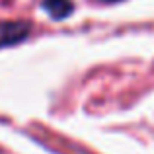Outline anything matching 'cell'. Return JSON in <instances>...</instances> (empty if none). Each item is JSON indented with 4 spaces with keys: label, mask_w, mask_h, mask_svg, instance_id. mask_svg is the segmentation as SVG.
Returning a JSON list of instances; mask_svg holds the SVG:
<instances>
[{
    "label": "cell",
    "mask_w": 154,
    "mask_h": 154,
    "mask_svg": "<svg viewBox=\"0 0 154 154\" xmlns=\"http://www.w3.org/2000/svg\"><path fill=\"white\" fill-rule=\"evenodd\" d=\"M100 2H103V4H113V2H121V0H100Z\"/></svg>",
    "instance_id": "obj_3"
},
{
    "label": "cell",
    "mask_w": 154,
    "mask_h": 154,
    "mask_svg": "<svg viewBox=\"0 0 154 154\" xmlns=\"http://www.w3.org/2000/svg\"><path fill=\"white\" fill-rule=\"evenodd\" d=\"M43 10L53 20H64L72 14L74 4H72V0H43Z\"/></svg>",
    "instance_id": "obj_2"
},
{
    "label": "cell",
    "mask_w": 154,
    "mask_h": 154,
    "mask_svg": "<svg viewBox=\"0 0 154 154\" xmlns=\"http://www.w3.org/2000/svg\"><path fill=\"white\" fill-rule=\"evenodd\" d=\"M31 33V23L22 20H6L0 22V49L12 47L26 41Z\"/></svg>",
    "instance_id": "obj_1"
}]
</instances>
